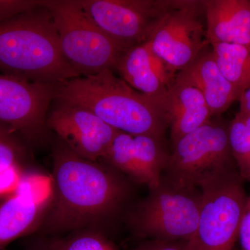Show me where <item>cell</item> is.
<instances>
[{"label":"cell","mask_w":250,"mask_h":250,"mask_svg":"<svg viewBox=\"0 0 250 250\" xmlns=\"http://www.w3.org/2000/svg\"><path fill=\"white\" fill-rule=\"evenodd\" d=\"M29 148L18 136L0 126V174L25 165Z\"/></svg>","instance_id":"44dd1931"},{"label":"cell","mask_w":250,"mask_h":250,"mask_svg":"<svg viewBox=\"0 0 250 250\" xmlns=\"http://www.w3.org/2000/svg\"><path fill=\"white\" fill-rule=\"evenodd\" d=\"M42 1L35 0H0V22L36 9Z\"/></svg>","instance_id":"7402d4cb"},{"label":"cell","mask_w":250,"mask_h":250,"mask_svg":"<svg viewBox=\"0 0 250 250\" xmlns=\"http://www.w3.org/2000/svg\"><path fill=\"white\" fill-rule=\"evenodd\" d=\"M201 207V192L178 188L161 177L160 184L128 210L126 220L139 238L187 241L196 231Z\"/></svg>","instance_id":"8992f818"},{"label":"cell","mask_w":250,"mask_h":250,"mask_svg":"<svg viewBox=\"0 0 250 250\" xmlns=\"http://www.w3.org/2000/svg\"><path fill=\"white\" fill-rule=\"evenodd\" d=\"M228 134L238 172L250 183V114L239 111L229 125Z\"/></svg>","instance_id":"d6986e66"},{"label":"cell","mask_w":250,"mask_h":250,"mask_svg":"<svg viewBox=\"0 0 250 250\" xmlns=\"http://www.w3.org/2000/svg\"><path fill=\"white\" fill-rule=\"evenodd\" d=\"M238 100L240 103V111L250 114V87L242 93Z\"/></svg>","instance_id":"484cf974"},{"label":"cell","mask_w":250,"mask_h":250,"mask_svg":"<svg viewBox=\"0 0 250 250\" xmlns=\"http://www.w3.org/2000/svg\"><path fill=\"white\" fill-rule=\"evenodd\" d=\"M0 73L57 87L80 77L62 53L44 1L0 22Z\"/></svg>","instance_id":"7a4b0ae2"},{"label":"cell","mask_w":250,"mask_h":250,"mask_svg":"<svg viewBox=\"0 0 250 250\" xmlns=\"http://www.w3.org/2000/svg\"><path fill=\"white\" fill-rule=\"evenodd\" d=\"M47 126L72 152L93 161L103 160L120 132L89 110L59 100L52 104Z\"/></svg>","instance_id":"8fae6325"},{"label":"cell","mask_w":250,"mask_h":250,"mask_svg":"<svg viewBox=\"0 0 250 250\" xmlns=\"http://www.w3.org/2000/svg\"><path fill=\"white\" fill-rule=\"evenodd\" d=\"M169 155L162 139L120 131L101 161L151 190L160 184Z\"/></svg>","instance_id":"7c38bea8"},{"label":"cell","mask_w":250,"mask_h":250,"mask_svg":"<svg viewBox=\"0 0 250 250\" xmlns=\"http://www.w3.org/2000/svg\"><path fill=\"white\" fill-rule=\"evenodd\" d=\"M167 0H77L85 14L101 30L123 45L147 41Z\"/></svg>","instance_id":"30bf717a"},{"label":"cell","mask_w":250,"mask_h":250,"mask_svg":"<svg viewBox=\"0 0 250 250\" xmlns=\"http://www.w3.org/2000/svg\"><path fill=\"white\" fill-rule=\"evenodd\" d=\"M52 158V193L36 236L57 238L83 229L105 233L129 201L127 179L103 161L77 155L58 139Z\"/></svg>","instance_id":"6da1fadb"},{"label":"cell","mask_w":250,"mask_h":250,"mask_svg":"<svg viewBox=\"0 0 250 250\" xmlns=\"http://www.w3.org/2000/svg\"><path fill=\"white\" fill-rule=\"evenodd\" d=\"M57 88L0 73V126L29 147L48 143L47 118Z\"/></svg>","instance_id":"9c48e42d"},{"label":"cell","mask_w":250,"mask_h":250,"mask_svg":"<svg viewBox=\"0 0 250 250\" xmlns=\"http://www.w3.org/2000/svg\"><path fill=\"white\" fill-rule=\"evenodd\" d=\"M238 240L241 250H250V197H248L242 217Z\"/></svg>","instance_id":"603a6c76"},{"label":"cell","mask_w":250,"mask_h":250,"mask_svg":"<svg viewBox=\"0 0 250 250\" xmlns=\"http://www.w3.org/2000/svg\"><path fill=\"white\" fill-rule=\"evenodd\" d=\"M114 72L135 90L159 102L173 80L148 42L126 49L117 62Z\"/></svg>","instance_id":"5bb4252c"},{"label":"cell","mask_w":250,"mask_h":250,"mask_svg":"<svg viewBox=\"0 0 250 250\" xmlns=\"http://www.w3.org/2000/svg\"><path fill=\"white\" fill-rule=\"evenodd\" d=\"M51 238L44 236H36L22 250H49Z\"/></svg>","instance_id":"d4e9b609"},{"label":"cell","mask_w":250,"mask_h":250,"mask_svg":"<svg viewBox=\"0 0 250 250\" xmlns=\"http://www.w3.org/2000/svg\"><path fill=\"white\" fill-rule=\"evenodd\" d=\"M49 200L50 196L38 198L21 188L0 202V250L15 240L37 233Z\"/></svg>","instance_id":"2e32d148"},{"label":"cell","mask_w":250,"mask_h":250,"mask_svg":"<svg viewBox=\"0 0 250 250\" xmlns=\"http://www.w3.org/2000/svg\"><path fill=\"white\" fill-rule=\"evenodd\" d=\"M209 44L250 45V0H205Z\"/></svg>","instance_id":"e0dca14e"},{"label":"cell","mask_w":250,"mask_h":250,"mask_svg":"<svg viewBox=\"0 0 250 250\" xmlns=\"http://www.w3.org/2000/svg\"><path fill=\"white\" fill-rule=\"evenodd\" d=\"M215 61L229 82L242 94L250 87V45L210 44Z\"/></svg>","instance_id":"ac0fdd59"},{"label":"cell","mask_w":250,"mask_h":250,"mask_svg":"<svg viewBox=\"0 0 250 250\" xmlns=\"http://www.w3.org/2000/svg\"><path fill=\"white\" fill-rule=\"evenodd\" d=\"M131 250H185L183 241L169 242L149 240Z\"/></svg>","instance_id":"cb8c5ba5"},{"label":"cell","mask_w":250,"mask_h":250,"mask_svg":"<svg viewBox=\"0 0 250 250\" xmlns=\"http://www.w3.org/2000/svg\"><path fill=\"white\" fill-rule=\"evenodd\" d=\"M161 105L170 128L172 145L211 120V113L201 92L175 78L168 85Z\"/></svg>","instance_id":"4fadbf2b"},{"label":"cell","mask_w":250,"mask_h":250,"mask_svg":"<svg viewBox=\"0 0 250 250\" xmlns=\"http://www.w3.org/2000/svg\"><path fill=\"white\" fill-rule=\"evenodd\" d=\"M44 5L52 16L64 57L80 77L106 70L114 72L117 62L129 47L95 25L77 0H48Z\"/></svg>","instance_id":"5b68a950"},{"label":"cell","mask_w":250,"mask_h":250,"mask_svg":"<svg viewBox=\"0 0 250 250\" xmlns=\"http://www.w3.org/2000/svg\"><path fill=\"white\" fill-rule=\"evenodd\" d=\"M54 100L86 108L127 134L163 139L168 126L160 102L135 90L111 70L64 82L57 86Z\"/></svg>","instance_id":"3957f363"},{"label":"cell","mask_w":250,"mask_h":250,"mask_svg":"<svg viewBox=\"0 0 250 250\" xmlns=\"http://www.w3.org/2000/svg\"><path fill=\"white\" fill-rule=\"evenodd\" d=\"M228 130L229 125L210 120L181 138L173 145L162 178L178 188L195 190L238 170Z\"/></svg>","instance_id":"277c9868"},{"label":"cell","mask_w":250,"mask_h":250,"mask_svg":"<svg viewBox=\"0 0 250 250\" xmlns=\"http://www.w3.org/2000/svg\"><path fill=\"white\" fill-rule=\"evenodd\" d=\"M50 238L49 250H120L105 233L97 230H80Z\"/></svg>","instance_id":"ffe728a7"},{"label":"cell","mask_w":250,"mask_h":250,"mask_svg":"<svg viewBox=\"0 0 250 250\" xmlns=\"http://www.w3.org/2000/svg\"><path fill=\"white\" fill-rule=\"evenodd\" d=\"M174 78L201 92L212 116H220L241 95L220 70L212 49H204Z\"/></svg>","instance_id":"9a60e30c"},{"label":"cell","mask_w":250,"mask_h":250,"mask_svg":"<svg viewBox=\"0 0 250 250\" xmlns=\"http://www.w3.org/2000/svg\"><path fill=\"white\" fill-rule=\"evenodd\" d=\"M238 171L202 188L196 231L185 250H234L248 197Z\"/></svg>","instance_id":"ba28073f"},{"label":"cell","mask_w":250,"mask_h":250,"mask_svg":"<svg viewBox=\"0 0 250 250\" xmlns=\"http://www.w3.org/2000/svg\"><path fill=\"white\" fill-rule=\"evenodd\" d=\"M204 1L167 0L146 42L172 79L191 63L209 42ZM210 45V44H209Z\"/></svg>","instance_id":"52a82bcc"}]
</instances>
